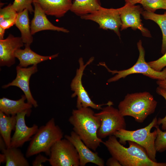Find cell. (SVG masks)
I'll return each mask as SVG.
<instances>
[{"instance_id":"cell-7","label":"cell","mask_w":166,"mask_h":166,"mask_svg":"<svg viewBox=\"0 0 166 166\" xmlns=\"http://www.w3.org/2000/svg\"><path fill=\"white\" fill-rule=\"evenodd\" d=\"M112 105H107L101 111L95 113L101 120L100 126L97 132V136L101 139L113 135L121 129H126V124L124 117L118 109Z\"/></svg>"},{"instance_id":"cell-4","label":"cell","mask_w":166,"mask_h":166,"mask_svg":"<svg viewBox=\"0 0 166 166\" xmlns=\"http://www.w3.org/2000/svg\"><path fill=\"white\" fill-rule=\"evenodd\" d=\"M64 133L56 124L55 119L52 118L44 125L39 128L30 140L26 153L29 158L41 152L49 156L51 148L54 144L62 139Z\"/></svg>"},{"instance_id":"cell-5","label":"cell","mask_w":166,"mask_h":166,"mask_svg":"<svg viewBox=\"0 0 166 166\" xmlns=\"http://www.w3.org/2000/svg\"><path fill=\"white\" fill-rule=\"evenodd\" d=\"M157 119L155 117L151 122L145 127L135 130H128L121 129L116 132L113 135L119 139V141L125 145L126 142H134L143 147L152 160L156 162V151L155 146V142L157 135L156 129L151 132V129L157 125Z\"/></svg>"},{"instance_id":"cell-37","label":"cell","mask_w":166,"mask_h":166,"mask_svg":"<svg viewBox=\"0 0 166 166\" xmlns=\"http://www.w3.org/2000/svg\"><path fill=\"white\" fill-rule=\"evenodd\" d=\"M6 163V158L4 155L2 153L0 154V163Z\"/></svg>"},{"instance_id":"cell-3","label":"cell","mask_w":166,"mask_h":166,"mask_svg":"<svg viewBox=\"0 0 166 166\" xmlns=\"http://www.w3.org/2000/svg\"><path fill=\"white\" fill-rule=\"evenodd\" d=\"M157 102L147 92L128 93L119 103L118 108L124 116L133 117L135 121L142 123L155 111Z\"/></svg>"},{"instance_id":"cell-24","label":"cell","mask_w":166,"mask_h":166,"mask_svg":"<svg viewBox=\"0 0 166 166\" xmlns=\"http://www.w3.org/2000/svg\"><path fill=\"white\" fill-rule=\"evenodd\" d=\"M141 14L144 19L154 21L160 28L162 34L161 52L162 54H164L166 52V14H158L143 10Z\"/></svg>"},{"instance_id":"cell-25","label":"cell","mask_w":166,"mask_h":166,"mask_svg":"<svg viewBox=\"0 0 166 166\" xmlns=\"http://www.w3.org/2000/svg\"><path fill=\"white\" fill-rule=\"evenodd\" d=\"M12 4L0 9V26L5 29L15 24L18 13L12 7Z\"/></svg>"},{"instance_id":"cell-20","label":"cell","mask_w":166,"mask_h":166,"mask_svg":"<svg viewBox=\"0 0 166 166\" xmlns=\"http://www.w3.org/2000/svg\"><path fill=\"white\" fill-rule=\"evenodd\" d=\"M29 11L27 9L18 13L15 22L16 27L20 30L21 38L25 46H30L33 42L30 30Z\"/></svg>"},{"instance_id":"cell-31","label":"cell","mask_w":166,"mask_h":166,"mask_svg":"<svg viewBox=\"0 0 166 166\" xmlns=\"http://www.w3.org/2000/svg\"><path fill=\"white\" fill-rule=\"evenodd\" d=\"M32 163L33 166H43L42 163L49 161V159L45 156L39 153Z\"/></svg>"},{"instance_id":"cell-15","label":"cell","mask_w":166,"mask_h":166,"mask_svg":"<svg viewBox=\"0 0 166 166\" xmlns=\"http://www.w3.org/2000/svg\"><path fill=\"white\" fill-rule=\"evenodd\" d=\"M24 45L21 37L10 34L7 37L0 40V65L10 67L15 62V53Z\"/></svg>"},{"instance_id":"cell-27","label":"cell","mask_w":166,"mask_h":166,"mask_svg":"<svg viewBox=\"0 0 166 166\" xmlns=\"http://www.w3.org/2000/svg\"><path fill=\"white\" fill-rule=\"evenodd\" d=\"M157 131V135L155 142L156 152H162L166 151V131H162L159 125L155 127Z\"/></svg>"},{"instance_id":"cell-35","label":"cell","mask_w":166,"mask_h":166,"mask_svg":"<svg viewBox=\"0 0 166 166\" xmlns=\"http://www.w3.org/2000/svg\"><path fill=\"white\" fill-rule=\"evenodd\" d=\"M142 0H124L125 2V4H128L131 5H135L137 3H140Z\"/></svg>"},{"instance_id":"cell-2","label":"cell","mask_w":166,"mask_h":166,"mask_svg":"<svg viewBox=\"0 0 166 166\" xmlns=\"http://www.w3.org/2000/svg\"><path fill=\"white\" fill-rule=\"evenodd\" d=\"M68 121L73 126V131L93 151H96L103 143L97 134L101 124L100 118L90 107L73 109Z\"/></svg>"},{"instance_id":"cell-38","label":"cell","mask_w":166,"mask_h":166,"mask_svg":"<svg viewBox=\"0 0 166 166\" xmlns=\"http://www.w3.org/2000/svg\"><path fill=\"white\" fill-rule=\"evenodd\" d=\"M165 14H166V11H165V12H164V13Z\"/></svg>"},{"instance_id":"cell-32","label":"cell","mask_w":166,"mask_h":166,"mask_svg":"<svg viewBox=\"0 0 166 166\" xmlns=\"http://www.w3.org/2000/svg\"><path fill=\"white\" fill-rule=\"evenodd\" d=\"M106 164L108 166H122L119 162L112 156L107 160Z\"/></svg>"},{"instance_id":"cell-10","label":"cell","mask_w":166,"mask_h":166,"mask_svg":"<svg viewBox=\"0 0 166 166\" xmlns=\"http://www.w3.org/2000/svg\"><path fill=\"white\" fill-rule=\"evenodd\" d=\"M80 17L83 19L96 22L100 29L113 30L120 37L119 29L122 22L118 8L109 9L101 6L98 10Z\"/></svg>"},{"instance_id":"cell-13","label":"cell","mask_w":166,"mask_h":166,"mask_svg":"<svg viewBox=\"0 0 166 166\" xmlns=\"http://www.w3.org/2000/svg\"><path fill=\"white\" fill-rule=\"evenodd\" d=\"M16 76L12 82L3 85V88H6L10 86H15L20 88L23 92L27 102L31 104L34 108L38 106L37 102L32 95L29 87V81L32 75L38 71L37 65H33L28 68L22 67L19 65L16 67Z\"/></svg>"},{"instance_id":"cell-28","label":"cell","mask_w":166,"mask_h":166,"mask_svg":"<svg viewBox=\"0 0 166 166\" xmlns=\"http://www.w3.org/2000/svg\"><path fill=\"white\" fill-rule=\"evenodd\" d=\"M33 3V0H14L12 5L13 8L18 13L27 9L29 12L32 14L34 11L32 5Z\"/></svg>"},{"instance_id":"cell-11","label":"cell","mask_w":166,"mask_h":166,"mask_svg":"<svg viewBox=\"0 0 166 166\" xmlns=\"http://www.w3.org/2000/svg\"><path fill=\"white\" fill-rule=\"evenodd\" d=\"M122 24L121 30L131 27L133 30H139L145 37H151L149 30L143 26L140 18L143 9L140 5H125L118 8Z\"/></svg>"},{"instance_id":"cell-29","label":"cell","mask_w":166,"mask_h":166,"mask_svg":"<svg viewBox=\"0 0 166 166\" xmlns=\"http://www.w3.org/2000/svg\"><path fill=\"white\" fill-rule=\"evenodd\" d=\"M154 70L160 71L166 67V52L163 55L157 60L148 62Z\"/></svg>"},{"instance_id":"cell-34","label":"cell","mask_w":166,"mask_h":166,"mask_svg":"<svg viewBox=\"0 0 166 166\" xmlns=\"http://www.w3.org/2000/svg\"><path fill=\"white\" fill-rule=\"evenodd\" d=\"M7 148L6 144L2 137L0 136V150L2 152Z\"/></svg>"},{"instance_id":"cell-16","label":"cell","mask_w":166,"mask_h":166,"mask_svg":"<svg viewBox=\"0 0 166 166\" xmlns=\"http://www.w3.org/2000/svg\"><path fill=\"white\" fill-rule=\"evenodd\" d=\"M34 7V16L31 20L30 30L33 35L36 33L43 30H51L68 33L69 31L64 27L53 25L47 18L46 14L40 5L33 2Z\"/></svg>"},{"instance_id":"cell-14","label":"cell","mask_w":166,"mask_h":166,"mask_svg":"<svg viewBox=\"0 0 166 166\" xmlns=\"http://www.w3.org/2000/svg\"><path fill=\"white\" fill-rule=\"evenodd\" d=\"M64 137L76 148L79 156V166H85L88 163H93L98 166L105 165L104 160L99 156L98 153L88 147L73 131L69 135H66Z\"/></svg>"},{"instance_id":"cell-33","label":"cell","mask_w":166,"mask_h":166,"mask_svg":"<svg viewBox=\"0 0 166 166\" xmlns=\"http://www.w3.org/2000/svg\"><path fill=\"white\" fill-rule=\"evenodd\" d=\"M156 83L158 87L166 90V76L163 80H157Z\"/></svg>"},{"instance_id":"cell-18","label":"cell","mask_w":166,"mask_h":166,"mask_svg":"<svg viewBox=\"0 0 166 166\" xmlns=\"http://www.w3.org/2000/svg\"><path fill=\"white\" fill-rule=\"evenodd\" d=\"M58 55V53H57L49 56H42L32 51L30 46H25L24 49H19L15 53V57L19 61L18 65L22 67H26L31 65H37L42 62L55 58Z\"/></svg>"},{"instance_id":"cell-9","label":"cell","mask_w":166,"mask_h":166,"mask_svg":"<svg viewBox=\"0 0 166 166\" xmlns=\"http://www.w3.org/2000/svg\"><path fill=\"white\" fill-rule=\"evenodd\" d=\"M92 57L85 64H84L83 59L80 58L78 60L79 64V69L76 70L75 76L72 80L70 84L71 90L74 92L71 95L73 98L77 97L76 107L77 109L81 107H90L97 110H101L102 106L104 105H113V102L110 101L107 103L97 104L94 103L91 99L88 93L84 87L82 82V78L83 72L86 67L90 64L94 60Z\"/></svg>"},{"instance_id":"cell-8","label":"cell","mask_w":166,"mask_h":166,"mask_svg":"<svg viewBox=\"0 0 166 166\" xmlns=\"http://www.w3.org/2000/svg\"><path fill=\"white\" fill-rule=\"evenodd\" d=\"M49 158L52 166H79V159L77 151L68 140L61 139L52 147Z\"/></svg>"},{"instance_id":"cell-26","label":"cell","mask_w":166,"mask_h":166,"mask_svg":"<svg viewBox=\"0 0 166 166\" xmlns=\"http://www.w3.org/2000/svg\"><path fill=\"white\" fill-rule=\"evenodd\" d=\"M140 4L145 10L154 13L159 9L166 10V0H142Z\"/></svg>"},{"instance_id":"cell-39","label":"cell","mask_w":166,"mask_h":166,"mask_svg":"<svg viewBox=\"0 0 166 166\" xmlns=\"http://www.w3.org/2000/svg\"></svg>"},{"instance_id":"cell-19","label":"cell","mask_w":166,"mask_h":166,"mask_svg":"<svg viewBox=\"0 0 166 166\" xmlns=\"http://www.w3.org/2000/svg\"><path fill=\"white\" fill-rule=\"evenodd\" d=\"M25 95L16 100H12L3 97L0 99V111L7 115H16L26 110L31 111L33 105L28 102Z\"/></svg>"},{"instance_id":"cell-21","label":"cell","mask_w":166,"mask_h":166,"mask_svg":"<svg viewBox=\"0 0 166 166\" xmlns=\"http://www.w3.org/2000/svg\"><path fill=\"white\" fill-rule=\"evenodd\" d=\"M16 115H7L0 111V136L4 140L7 148L10 147L12 131L15 130Z\"/></svg>"},{"instance_id":"cell-30","label":"cell","mask_w":166,"mask_h":166,"mask_svg":"<svg viewBox=\"0 0 166 166\" xmlns=\"http://www.w3.org/2000/svg\"><path fill=\"white\" fill-rule=\"evenodd\" d=\"M156 92L159 95L164 97L166 102V90L158 87L156 89ZM157 125H161V128L163 130H166V115L165 116L162 118H159L157 119Z\"/></svg>"},{"instance_id":"cell-23","label":"cell","mask_w":166,"mask_h":166,"mask_svg":"<svg viewBox=\"0 0 166 166\" xmlns=\"http://www.w3.org/2000/svg\"><path fill=\"white\" fill-rule=\"evenodd\" d=\"M2 152L6 158V166H29L30 164L18 148H7Z\"/></svg>"},{"instance_id":"cell-22","label":"cell","mask_w":166,"mask_h":166,"mask_svg":"<svg viewBox=\"0 0 166 166\" xmlns=\"http://www.w3.org/2000/svg\"><path fill=\"white\" fill-rule=\"evenodd\" d=\"M101 7L99 0H74L70 10L81 17L90 14Z\"/></svg>"},{"instance_id":"cell-36","label":"cell","mask_w":166,"mask_h":166,"mask_svg":"<svg viewBox=\"0 0 166 166\" xmlns=\"http://www.w3.org/2000/svg\"><path fill=\"white\" fill-rule=\"evenodd\" d=\"M6 29L0 26V40L4 39V36Z\"/></svg>"},{"instance_id":"cell-1","label":"cell","mask_w":166,"mask_h":166,"mask_svg":"<svg viewBox=\"0 0 166 166\" xmlns=\"http://www.w3.org/2000/svg\"><path fill=\"white\" fill-rule=\"evenodd\" d=\"M125 147L114 135L109 136L103 144L112 156L116 158L123 166H166V162H157L151 160L145 149L137 143L128 141Z\"/></svg>"},{"instance_id":"cell-12","label":"cell","mask_w":166,"mask_h":166,"mask_svg":"<svg viewBox=\"0 0 166 166\" xmlns=\"http://www.w3.org/2000/svg\"><path fill=\"white\" fill-rule=\"evenodd\" d=\"M31 111L26 110L16 115L15 128L11 138L10 147H22L26 142L30 141L37 131L39 128L37 124H34L32 126L29 127L26 124L25 117L30 116Z\"/></svg>"},{"instance_id":"cell-17","label":"cell","mask_w":166,"mask_h":166,"mask_svg":"<svg viewBox=\"0 0 166 166\" xmlns=\"http://www.w3.org/2000/svg\"><path fill=\"white\" fill-rule=\"evenodd\" d=\"M38 3L46 15L60 18L70 10L72 0H33Z\"/></svg>"},{"instance_id":"cell-6","label":"cell","mask_w":166,"mask_h":166,"mask_svg":"<svg viewBox=\"0 0 166 166\" xmlns=\"http://www.w3.org/2000/svg\"><path fill=\"white\" fill-rule=\"evenodd\" d=\"M137 47L139 51V56L136 63L132 67L127 69L122 70H112L108 68L105 63H100L101 65L105 67L108 71L113 74H117L109 79L108 83L116 81L121 78H125L129 75L135 73H140L149 77L157 80H163L166 76V67L162 71H156L152 69L145 59V51L140 40L137 43Z\"/></svg>"}]
</instances>
